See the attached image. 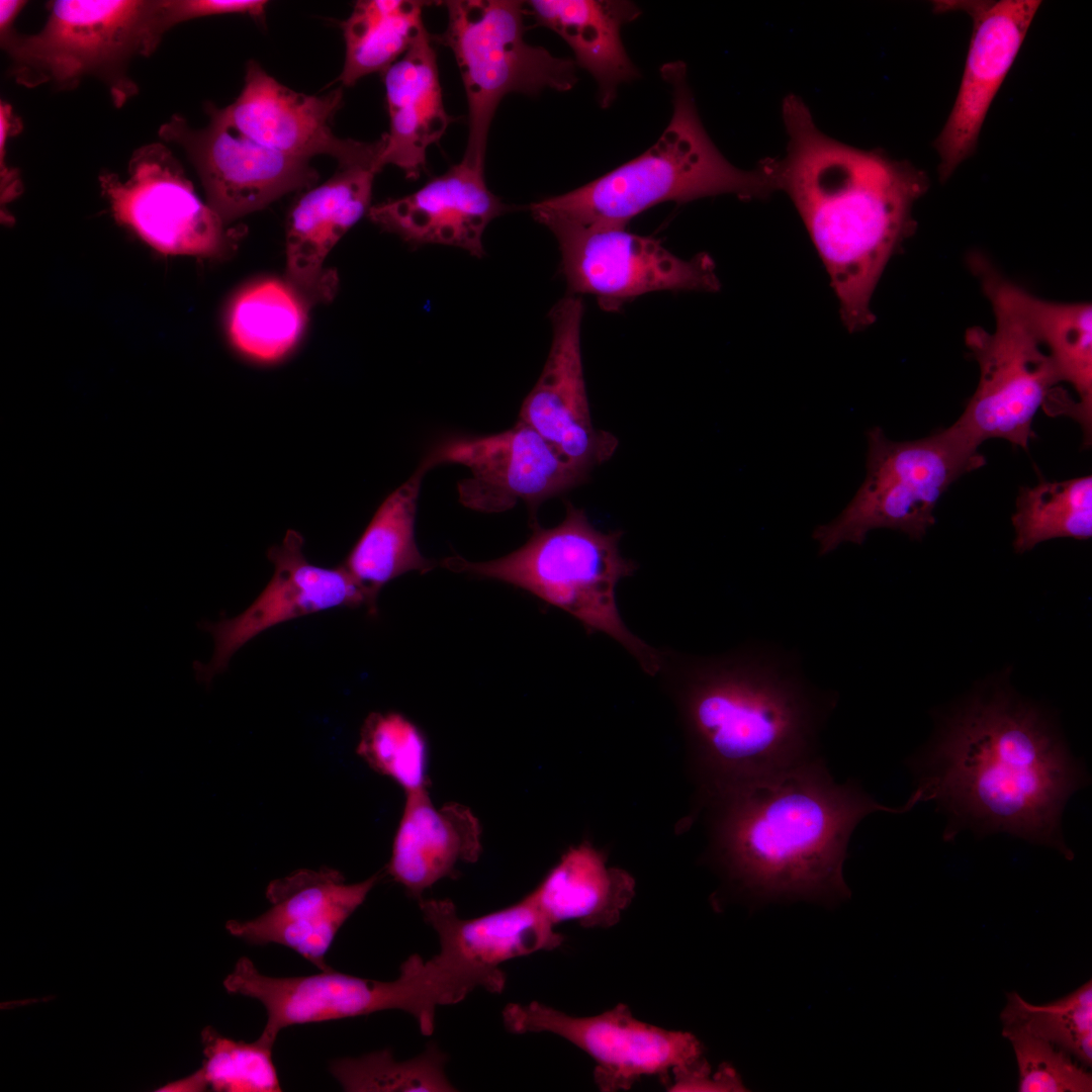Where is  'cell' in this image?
Returning <instances> with one entry per match:
<instances>
[{
  "mask_svg": "<svg viewBox=\"0 0 1092 1092\" xmlns=\"http://www.w3.org/2000/svg\"><path fill=\"white\" fill-rule=\"evenodd\" d=\"M530 896L554 926L574 920L582 927L608 928L634 898L635 880L608 867L603 852L582 842L563 853Z\"/></svg>",
  "mask_w": 1092,
  "mask_h": 1092,
  "instance_id": "cell-28",
  "label": "cell"
},
{
  "mask_svg": "<svg viewBox=\"0 0 1092 1092\" xmlns=\"http://www.w3.org/2000/svg\"><path fill=\"white\" fill-rule=\"evenodd\" d=\"M532 527L528 541L506 556L483 562L451 556L442 565L526 590L575 618L587 634L610 636L646 673L657 674L661 650L631 632L617 604V585L637 569L620 552L622 532L596 529L585 512L570 503L557 526L545 529L536 523Z\"/></svg>",
  "mask_w": 1092,
  "mask_h": 1092,
  "instance_id": "cell-6",
  "label": "cell"
},
{
  "mask_svg": "<svg viewBox=\"0 0 1092 1092\" xmlns=\"http://www.w3.org/2000/svg\"><path fill=\"white\" fill-rule=\"evenodd\" d=\"M208 123L193 127L174 114L159 136L186 153L204 188L207 204L229 225L318 179L310 160L271 150L240 130L222 108L206 107Z\"/></svg>",
  "mask_w": 1092,
  "mask_h": 1092,
  "instance_id": "cell-15",
  "label": "cell"
},
{
  "mask_svg": "<svg viewBox=\"0 0 1092 1092\" xmlns=\"http://www.w3.org/2000/svg\"><path fill=\"white\" fill-rule=\"evenodd\" d=\"M417 0H360L341 22L345 61L337 82L355 85L361 78L382 74L412 47L426 28Z\"/></svg>",
  "mask_w": 1092,
  "mask_h": 1092,
  "instance_id": "cell-31",
  "label": "cell"
},
{
  "mask_svg": "<svg viewBox=\"0 0 1092 1092\" xmlns=\"http://www.w3.org/2000/svg\"><path fill=\"white\" fill-rule=\"evenodd\" d=\"M985 464L979 446L953 425L928 437L896 442L880 427L868 432L867 475L850 503L812 538L821 556L844 543L861 545L870 531L887 528L921 540L934 509L962 475Z\"/></svg>",
  "mask_w": 1092,
  "mask_h": 1092,
  "instance_id": "cell-9",
  "label": "cell"
},
{
  "mask_svg": "<svg viewBox=\"0 0 1092 1092\" xmlns=\"http://www.w3.org/2000/svg\"><path fill=\"white\" fill-rule=\"evenodd\" d=\"M533 217L555 236L568 294L593 295L606 311L653 291H717L712 259H681L659 240L626 226L585 224L530 206Z\"/></svg>",
  "mask_w": 1092,
  "mask_h": 1092,
  "instance_id": "cell-12",
  "label": "cell"
},
{
  "mask_svg": "<svg viewBox=\"0 0 1092 1092\" xmlns=\"http://www.w3.org/2000/svg\"><path fill=\"white\" fill-rule=\"evenodd\" d=\"M1040 5L1038 0L935 2L936 11L960 9L973 23L957 97L934 141L940 181L947 180L976 150L987 112Z\"/></svg>",
  "mask_w": 1092,
  "mask_h": 1092,
  "instance_id": "cell-18",
  "label": "cell"
},
{
  "mask_svg": "<svg viewBox=\"0 0 1092 1092\" xmlns=\"http://www.w3.org/2000/svg\"><path fill=\"white\" fill-rule=\"evenodd\" d=\"M910 765L921 802L947 818L945 840L1002 832L1073 859L1062 815L1086 775L1038 708L1002 691L974 696Z\"/></svg>",
  "mask_w": 1092,
  "mask_h": 1092,
  "instance_id": "cell-1",
  "label": "cell"
},
{
  "mask_svg": "<svg viewBox=\"0 0 1092 1092\" xmlns=\"http://www.w3.org/2000/svg\"><path fill=\"white\" fill-rule=\"evenodd\" d=\"M25 4L26 1L22 0L0 1V35L14 29L13 23Z\"/></svg>",
  "mask_w": 1092,
  "mask_h": 1092,
  "instance_id": "cell-41",
  "label": "cell"
},
{
  "mask_svg": "<svg viewBox=\"0 0 1092 1092\" xmlns=\"http://www.w3.org/2000/svg\"><path fill=\"white\" fill-rule=\"evenodd\" d=\"M265 0H162V24L166 32L173 26L196 18L224 14H245L263 19Z\"/></svg>",
  "mask_w": 1092,
  "mask_h": 1092,
  "instance_id": "cell-39",
  "label": "cell"
},
{
  "mask_svg": "<svg viewBox=\"0 0 1092 1092\" xmlns=\"http://www.w3.org/2000/svg\"><path fill=\"white\" fill-rule=\"evenodd\" d=\"M1017 552L1032 549L1040 542L1092 536V477L1065 481L1040 480L1033 487H1021L1012 517Z\"/></svg>",
  "mask_w": 1092,
  "mask_h": 1092,
  "instance_id": "cell-33",
  "label": "cell"
},
{
  "mask_svg": "<svg viewBox=\"0 0 1092 1092\" xmlns=\"http://www.w3.org/2000/svg\"><path fill=\"white\" fill-rule=\"evenodd\" d=\"M667 1088L671 1091H742L744 1087L731 1067H723L713 1078L711 1069L702 1059L695 1064L675 1069Z\"/></svg>",
  "mask_w": 1092,
  "mask_h": 1092,
  "instance_id": "cell-40",
  "label": "cell"
},
{
  "mask_svg": "<svg viewBox=\"0 0 1092 1092\" xmlns=\"http://www.w3.org/2000/svg\"><path fill=\"white\" fill-rule=\"evenodd\" d=\"M162 0H55L47 3L43 27L33 34L14 29L0 35L9 75L19 85L76 88L85 78L101 81L116 107L138 93L128 74L135 57H150L161 42Z\"/></svg>",
  "mask_w": 1092,
  "mask_h": 1092,
  "instance_id": "cell-7",
  "label": "cell"
},
{
  "mask_svg": "<svg viewBox=\"0 0 1092 1092\" xmlns=\"http://www.w3.org/2000/svg\"><path fill=\"white\" fill-rule=\"evenodd\" d=\"M995 316V329L966 330L965 342L980 368L977 389L953 424L972 442L1000 438L1026 449L1034 437L1032 422L1064 391L1057 368L1020 308L1007 279L979 252L968 256Z\"/></svg>",
  "mask_w": 1092,
  "mask_h": 1092,
  "instance_id": "cell-8",
  "label": "cell"
},
{
  "mask_svg": "<svg viewBox=\"0 0 1092 1092\" xmlns=\"http://www.w3.org/2000/svg\"><path fill=\"white\" fill-rule=\"evenodd\" d=\"M1014 1052L1019 1092H1091L1088 1068L1054 1044L1014 1025H1002Z\"/></svg>",
  "mask_w": 1092,
  "mask_h": 1092,
  "instance_id": "cell-38",
  "label": "cell"
},
{
  "mask_svg": "<svg viewBox=\"0 0 1092 1092\" xmlns=\"http://www.w3.org/2000/svg\"><path fill=\"white\" fill-rule=\"evenodd\" d=\"M127 176L103 172L99 184L115 220L167 255L224 256L239 231L229 228L199 199L169 148L151 143L136 149Z\"/></svg>",
  "mask_w": 1092,
  "mask_h": 1092,
  "instance_id": "cell-13",
  "label": "cell"
},
{
  "mask_svg": "<svg viewBox=\"0 0 1092 1092\" xmlns=\"http://www.w3.org/2000/svg\"><path fill=\"white\" fill-rule=\"evenodd\" d=\"M426 457L434 467L443 463L467 467L470 475L457 484L458 499L469 510L489 514L511 510L520 500L533 513L544 500L588 476L519 421L497 434L446 438Z\"/></svg>",
  "mask_w": 1092,
  "mask_h": 1092,
  "instance_id": "cell-16",
  "label": "cell"
},
{
  "mask_svg": "<svg viewBox=\"0 0 1092 1092\" xmlns=\"http://www.w3.org/2000/svg\"><path fill=\"white\" fill-rule=\"evenodd\" d=\"M513 1033L550 1032L585 1052L596 1063L601 1091L628 1090L643 1077L666 1086L675 1069L701 1060L703 1046L691 1032L667 1030L635 1018L625 1004L595 1016L576 1017L543 1003H510L503 1012Z\"/></svg>",
  "mask_w": 1092,
  "mask_h": 1092,
  "instance_id": "cell-14",
  "label": "cell"
},
{
  "mask_svg": "<svg viewBox=\"0 0 1092 1092\" xmlns=\"http://www.w3.org/2000/svg\"><path fill=\"white\" fill-rule=\"evenodd\" d=\"M529 12L537 25L557 33L570 47L574 63L598 84L600 105L609 107L621 83L640 76L624 48L621 28L640 15L625 0H531Z\"/></svg>",
  "mask_w": 1092,
  "mask_h": 1092,
  "instance_id": "cell-27",
  "label": "cell"
},
{
  "mask_svg": "<svg viewBox=\"0 0 1092 1092\" xmlns=\"http://www.w3.org/2000/svg\"><path fill=\"white\" fill-rule=\"evenodd\" d=\"M1013 297L1051 356L1061 382L1072 386L1076 400L1073 419L1082 427L1085 444L1092 428V305L1041 299L1016 283Z\"/></svg>",
  "mask_w": 1092,
  "mask_h": 1092,
  "instance_id": "cell-30",
  "label": "cell"
},
{
  "mask_svg": "<svg viewBox=\"0 0 1092 1092\" xmlns=\"http://www.w3.org/2000/svg\"><path fill=\"white\" fill-rule=\"evenodd\" d=\"M380 874L347 883L337 870L300 869L272 881L266 889L271 906L244 921L230 920L226 929L250 944H281L299 953L321 971L338 931L363 904Z\"/></svg>",
  "mask_w": 1092,
  "mask_h": 1092,
  "instance_id": "cell-21",
  "label": "cell"
},
{
  "mask_svg": "<svg viewBox=\"0 0 1092 1092\" xmlns=\"http://www.w3.org/2000/svg\"><path fill=\"white\" fill-rule=\"evenodd\" d=\"M583 308L580 296L567 294L551 309L550 351L518 421L535 430L568 462L589 472L613 456L618 440L593 425L580 346Z\"/></svg>",
  "mask_w": 1092,
  "mask_h": 1092,
  "instance_id": "cell-20",
  "label": "cell"
},
{
  "mask_svg": "<svg viewBox=\"0 0 1092 1092\" xmlns=\"http://www.w3.org/2000/svg\"><path fill=\"white\" fill-rule=\"evenodd\" d=\"M233 994L257 999L267 1021L259 1037L273 1043L278 1033L305 1024L397 1009L411 1014L420 1031H434L436 1010L460 1002L456 987L434 957L407 958L393 981L358 978L335 971L299 977L263 975L249 958H241L224 980Z\"/></svg>",
  "mask_w": 1092,
  "mask_h": 1092,
  "instance_id": "cell-11",
  "label": "cell"
},
{
  "mask_svg": "<svg viewBox=\"0 0 1092 1092\" xmlns=\"http://www.w3.org/2000/svg\"><path fill=\"white\" fill-rule=\"evenodd\" d=\"M357 754L404 793L428 788V744L422 731L396 712H372L364 720Z\"/></svg>",
  "mask_w": 1092,
  "mask_h": 1092,
  "instance_id": "cell-35",
  "label": "cell"
},
{
  "mask_svg": "<svg viewBox=\"0 0 1092 1092\" xmlns=\"http://www.w3.org/2000/svg\"><path fill=\"white\" fill-rule=\"evenodd\" d=\"M205 1061L201 1073L217 1091L279 1092L273 1062V1043L261 1037L252 1042L235 1040L207 1028L202 1033Z\"/></svg>",
  "mask_w": 1092,
  "mask_h": 1092,
  "instance_id": "cell-37",
  "label": "cell"
},
{
  "mask_svg": "<svg viewBox=\"0 0 1092 1092\" xmlns=\"http://www.w3.org/2000/svg\"><path fill=\"white\" fill-rule=\"evenodd\" d=\"M445 1063L444 1054L431 1042L407 1061H396L389 1050H382L335 1060L330 1072L346 1091H455L445 1074Z\"/></svg>",
  "mask_w": 1092,
  "mask_h": 1092,
  "instance_id": "cell-36",
  "label": "cell"
},
{
  "mask_svg": "<svg viewBox=\"0 0 1092 1092\" xmlns=\"http://www.w3.org/2000/svg\"><path fill=\"white\" fill-rule=\"evenodd\" d=\"M343 97L342 86L322 95L294 91L256 61H249L239 96L222 109L240 130L271 150L307 160L330 156L340 168L360 167L378 173L382 135L367 143L342 139L332 129Z\"/></svg>",
  "mask_w": 1092,
  "mask_h": 1092,
  "instance_id": "cell-19",
  "label": "cell"
},
{
  "mask_svg": "<svg viewBox=\"0 0 1092 1092\" xmlns=\"http://www.w3.org/2000/svg\"><path fill=\"white\" fill-rule=\"evenodd\" d=\"M448 24L437 39L458 65L468 106V138L462 162L484 169L489 127L510 93L568 91L576 83L573 60L553 56L524 38V2L448 0Z\"/></svg>",
  "mask_w": 1092,
  "mask_h": 1092,
  "instance_id": "cell-10",
  "label": "cell"
},
{
  "mask_svg": "<svg viewBox=\"0 0 1092 1092\" xmlns=\"http://www.w3.org/2000/svg\"><path fill=\"white\" fill-rule=\"evenodd\" d=\"M786 155L770 167L825 266L850 332L875 321L872 298L890 259L914 232L927 175L907 161L837 141L797 95L782 104Z\"/></svg>",
  "mask_w": 1092,
  "mask_h": 1092,
  "instance_id": "cell-2",
  "label": "cell"
},
{
  "mask_svg": "<svg viewBox=\"0 0 1092 1092\" xmlns=\"http://www.w3.org/2000/svg\"><path fill=\"white\" fill-rule=\"evenodd\" d=\"M376 174L367 168H340L329 180L309 188L291 209L286 229L287 282L308 304L335 296L337 274L324 264L342 237L368 212Z\"/></svg>",
  "mask_w": 1092,
  "mask_h": 1092,
  "instance_id": "cell-24",
  "label": "cell"
},
{
  "mask_svg": "<svg viewBox=\"0 0 1092 1092\" xmlns=\"http://www.w3.org/2000/svg\"><path fill=\"white\" fill-rule=\"evenodd\" d=\"M303 544L297 531L288 530L282 542L268 550L274 572L254 602L237 616L199 624L213 640L210 659L193 663L199 682L209 686L228 669L239 649L279 624L336 608L365 606L370 614H376L377 604L342 564L326 568L310 563Z\"/></svg>",
  "mask_w": 1092,
  "mask_h": 1092,
  "instance_id": "cell-17",
  "label": "cell"
},
{
  "mask_svg": "<svg viewBox=\"0 0 1092 1092\" xmlns=\"http://www.w3.org/2000/svg\"><path fill=\"white\" fill-rule=\"evenodd\" d=\"M389 129L382 134L378 169L392 165L407 179L427 169V150L453 120L445 109L437 57L425 28L406 53L383 73Z\"/></svg>",
  "mask_w": 1092,
  "mask_h": 1092,
  "instance_id": "cell-26",
  "label": "cell"
},
{
  "mask_svg": "<svg viewBox=\"0 0 1092 1092\" xmlns=\"http://www.w3.org/2000/svg\"><path fill=\"white\" fill-rule=\"evenodd\" d=\"M658 673L705 795L820 757V732L837 696L815 687L794 652L762 644L712 656L661 650Z\"/></svg>",
  "mask_w": 1092,
  "mask_h": 1092,
  "instance_id": "cell-3",
  "label": "cell"
},
{
  "mask_svg": "<svg viewBox=\"0 0 1092 1092\" xmlns=\"http://www.w3.org/2000/svg\"><path fill=\"white\" fill-rule=\"evenodd\" d=\"M509 210L488 189L484 169L461 161L408 195L371 205L367 214L412 245L452 246L482 257L486 226Z\"/></svg>",
  "mask_w": 1092,
  "mask_h": 1092,
  "instance_id": "cell-23",
  "label": "cell"
},
{
  "mask_svg": "<svg viewBox=\"0 0 1092 1092\" xmlns=\"http://www.w3.org/2000/svg\"><path fill=\"white\" fill-rule=\"evenodd\" d=\"M307 302L286 281L264 279L242 289L228 311V333L234 347L247 357L273 362L289 353L299 340Z\"/></svg>",
  "mask_w": 1092,
  "mask_h": 1092,
  "instance_id": "cell-32",
  "label": "cell"
},
{
  "mask_svg": "<svg viewBox=\"0 0 1092 1092\" xmlns=\"http://www.w3.org/2000/svg\"><path fill=\"white\" fill-rule=\"evenodd\" d=\"M426 922L436 931L439 957L475 988L502 993V964L561 945L564 936L530 894L519 902L474 918H462L447 899H420Z\"/></svg>",
  "mask_w": 1092,
  "mask_h": 1092,
  "instance_id": "cell-22",
  "label": "cell"
},
{
  "mask_svg": "<svg viewBox=\"0 0 1092 1092\" xmlns=\"http://www.w3.org/2000/svg\"><path fill=\"white\" fill-rule=\"evenodd\" d=\"M705 798L713 858L760 902L848 898L843 863L858 823L919 803L912 794L902 807L882 805L855 781L837 783L821 757Z\"/></svg>",
  "mask_w": 1092,
  "mask_h": 1092,
  "instance_id": "cell-4",
  "label": "cell"
},
{
  "mask_svg": "<svg viewBox=\"0 0 1092 1092\" xmlns=\"http://www.w3.org/2000/svg\"><path fill=\"white\" fill-rule=\"evenodd\" d=\"M671 86L672 115L657 142L597 179L531 206L585 224L627 223L666 201L733 194L764 198L777 189L768 160L753 170L731 164L706 131L681 61L660 69Z\"/></svg>",
  "mask_w": 1092,
  "mask_h": 1092,
  "instance_id": "cell-5",
  "label": "cell"
},
{
  "mask_svg": "<svg viewBox=\"0 0 1092 1092\" xmlns=\"http://www.w3.org/2000/svg\"><path fill=\"white\" fill-rule=\"evenodd\" d=\"M433 467L425 457L384 499L342 564L375 604L381 588L392 579L408 571L426 573L435 566L420 552L415 539L422 481Z\"/></svg>",
  "mask_w": 1092,
  "mask_h": 1092,
  "instance_id": "cell-29",
  "label": "cell"
},
{
  "mask_svg": "<svg viewBox=\"0 0 1092 1092\" xmlns=\"http://www.w3.org/2000/svg\"><path fill=\"white\" fill-rule=\"evenodd\" d=\"M1002 1025L1018 1026L1063 1050L1085 1067L1092 1065V981L1044 1004H1032L1017 992L1006 995Z\"/></svg>",
  "mask_w": 1092,
  "mask_h": 1092,
  "instance_id": "cell-34",
  "label": "cell"
},
{
  "mask_svg": "<svg viewBox=\"0 0 1092 1092\" xmlns=\"http://www.w3.org/2000/svg\"><path fill=\"white\" fill-rule=\"evenodd\" d=\"M481 826L468 807H437L427 789L405 794L387 874L413 897L452 877L460 863L474 862L481 847Z\"/></svg>",
  "mask_w": 1092,
  "mask_h": 1092,
  "instance_id": "cell-25",
  "label": "cell"
}]
</instances>
